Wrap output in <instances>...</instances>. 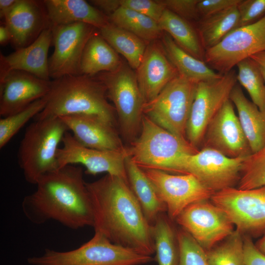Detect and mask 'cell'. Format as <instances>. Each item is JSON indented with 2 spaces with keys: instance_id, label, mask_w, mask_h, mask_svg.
Listing matches in <instances>:
<instances>
[{
  "instance_id": "obj_1",
  "label": "cell",
  "mask_w": 265,
  "mask_h": 265,
  "mask_svg": "<svg viewBox=\"0 0 265 265\" xmlns=\"http://www.w3.org/2000/svg\"><path fill=\"white\" fill-rule=\"evenodd\" d=\"M86 186L91 201L95 233L113 243L151 256L155 253L152 225L129 182L106 174Z\"/></svg>"
},
{
  "instance_id": "obj_2",
  "label": "cell",
  "mask_w": 265,
  "mask_h": 265,
  "mask_svg": "<svg viewBox=\"0 0 265 265\" xmlns=\"http://www.w3.org/2000/svg\"><path fill=\"white\" fill-rule=\"evenodd\" d=\"M36 189L26 196L22 208L32 223L57 221L71 229L93 226L89 193L80 166L67 165L40 179Z\"/></svg>"
},
{
  "instance_id": "obj_3",
  "label": "cell",
  "mask_w": 265,
  "mask_h": 265,
  "mask_svg": "<svg viewBox=\"0 0 265 265\" xmlns=\"http://www.w3.org/2000/svg\"><path fill=\"white\" fill-rule=\"evenodd\" d=\"M46 98V105L34 120L90 114L115 124V108L108 102L106 87L98 78L79 75L53 80Z\"/></svg>"
},
{
  "instance_id": "obj_4",
  "label": "cell",
  "mask_w": 265,
  "mask_h": 265,
  "mask_svg": "<svg viewBox=\"0 0 265 265\" xmlns=\"http://www.w3.org/2000/svg\"><path fill=\"white\" fill-rule=\"evenodd\" d=\"M129 156L141 169L182 174L187 155L198 152L186 139L179 137L143 116L138 136L127 148Z\"/></svg>"
},
{
  "instance_id": "obj_5",
  "label": "cell",
  "mask_w": 265,
  "mask_h": 265,
  "mask_svg": "<svg viewBox=\"0 0 265 265\" xmlns=\"http://www.w3.org/2000/svg\"><path fill=\"white\" fill-rule=\"evenodd\" d=\"M68 131L59 117L35 120L27 127L17 155L27 182L36 185L43 176L59 169V145Z\"/></svg>"
},
{
  "instance_id": "obj_6",
  "label": "cell",
  "mask_w": 265,
  "mask_h": 265,
  "mask_svg": "<svg viewBox=\"0 0 265 265\" xmlns=\"http://www.w3.org/2000/svg\"><path fill=\"white\" fill-rule=\"evenodd\" d=\"M31 265H141L155 261L151 256L116 244L95 233L88 241L67 251L46 249L40 256L28 258Z\"/></svg>"
},
{
  "instance_id": "obj_7",
  "label": "cell",
  "mask_w": 265,
  "mask_h": 265,
  "mask_svg": "<svg viewBox=\"0 0 265 265\" xmlns=\"http://www.w3.org/2000/svg\"><path fill=\"white\" fill-rule=\"evenodd\" d=\"M97 78L114 104L123 137L131 143L140 133L145 104L136 74L122 63L117 70L100 73Z\"/></svg>"
},
{
  "instance_id": "obj_8",
  "label": "cell",
  "mask_w": 265,
  "mask_h": 265,
  "mask_svg": "<svg viewBox=\"0 0 265 265\" xmlns=\"http://www.w3.org/2000/svg\"><path fill=\"white\" fill-rule=\"evenodd\" d=\"M197 84L179 75L155 99L145 103L143 115L176 135L186 139V125Z\"/></svg>"
},
{
  "instance_id": "obj_9",
  "label": "cell",
  "mask_w": 265,
  "mask_h": 265,
  "mask_svg": "<svg viewBox=\"0 0 265 265\" xmlns=\"http://www.w3.org/2000/svg\"><path fill=\"white\" fill-rule=\"evenodd\" d=\"M237 82L233 69L216 79L197 84L194 99L186 128V138L198 149L209 124L226 101Z\"/></svg>"
},
{
  "instance_id": "obj_10",
  "label": "cell",
  "mask_w": 265,
  "mask_h": 265,
  "mask_svg": "<svg viewBox=\"0 0 265 265\" xmlns=\"http://www.w3.org/2000/svg\"><path fill=\"white\" fill-rule=\"evenodd\" d=\"M265 51V15L257 21L237 27L217 45L205 51L204 61L221 74L228 73L241 61Z\"/></svg>"
},
{
  "instance_id": "obj_11",
  "label": "cell",
  "mask_w": 265,
  "mask_h": 265,
  "mask_svg": "<svg viewBox=\"0 0 265 265\" xmlns=\"http://www.w3.org/2000/svg\"><path fill=\"white\" fill-rule=\"evenodd\" d=\"M211 199L242 234L265 233V186L250 189L229 187L214 192Z\"/></svg>"
},
{
  "instance_id": "obj_12",
  "label": "cell",
  "mask_w": 265,
  "mask_h": 265,
  "mask_svg": "<svg viewBox=\"0 0 265 265\" xmlns=\"http://www.w3.org/2000/svg\"><path fill=\"white\" fill-rule=\"evenodd\" d=\"M246 158H231L215 150L203 148L185 158L182 165V173L193 175L208 188L215 192L233 187L238 183Z\"/></svg>"
},
{
  "instance_id": "obj_13",
  "label": "cell",
  "mask_w": 265,
  "mask_h": 265,
  "mask_svg": "<svg viewBox=\"0 0 265 265\" xmlns=\"http://www.w3.org/2000/svg\"><path fill=\"white\" fill-rule=\"evenodd\" d=\"M143 171L166 205L167 215L172 220L189 205L211 199L214 193L192 174H173L155 169Z\"/></svg>"
},
{
  "instance_id": "obj_14",
  "label": "cell",
  "mask_w": 265,
  "mask_h": 265,
  "mask_svg": "<svg viewBox=\"0 0 265 265\" xmlns=\"http://www.w3.org/2000/svg\"><path fill=\"white\" fill-rule=\"evenodd\" d=\"M175 220L206 251L234 231V225L226 213L207 200L189 205Z\"/></svg>"
},
{
  "instance_id": "obj_15",
  "label": "cell",
  "mask_w": 265,
  "mask_h": 265,
  "mask_svg": "<svg viewBox=\"0 0 265 265\" xmlns=\"http://www.w3.org/2000/svg\"><path fill=\"white\" fill-rule=\"evenodd\" d=\"M52 26L54 51L49 60L50 78L80 75L83 50L96 28L83 23Z\"/></svg>"
},
{
  "instance_id": "obj_16",
  "label": "cell",
  "mask_w": 265,
  "mask_h": 265,
  "mask_svg": "<svg viewBox=\"0 0 265 265\" xmlns=\"http://www.w3.org/2000/svg\"><path fill=\"white\" fill-rule=\"evenodd\" d=\"M58 149L57 159L59 168L67 165L80 164L87 174L96 175L106 173L128 182L126 160L129 156L127 148L124 151L102 150L82 146L68 131Z\"/></svg>"
},
{
  "instance_id": "obj_17",
  "label": "cell",
  "mask_w": 265,
  "mask_h": 265,
  "mask_svg": "<svg viewBox=\"0 0 265 265\" xmlns=\"http://www.w3.org/2000/svg\"><path fill=\"white\" fill-rule=\"evenodd\" d=\"M201 145L202 148L215 150L231 158H246L252 154L230 99L209 124Z\"/></svg>"
},
{
  "instance_id": "obj_18",
  "label": "cell",
  "mask_w": 265,
  "mask_h": 265,
  "mask_svg": "<svg viewBox=\"0 0 265 265\" xmlns=\"http://www.w3.org/2000/svg\"><path fill=\"white\" fill-rule=\"evenodd\" d=\"M51 83L25 72L11 71L0 84V115L4 117L17 113L44 98Z\"/></svg>"
},
{
  "instance_id": "obj_19",
  "label": "cell",
  "mask_w": 265,
  "mask_h": 265,
  "mask_svg": "<svg viewBox=\"0 0 265 265\" xmlns=\"http://www.w3.org/2000/svg\"><path fill=\"white\" fill-rule=\"evenodd\" d=\"M4 20L16 49L28 46L52 26L43 0H18Z\"/></svg>"
},
{
  "instance_id": "obj_20",
  "label": "cell",
  "mask_w": 265,
  "mask_h": 265,
  "mask_svg": "<svg viewBox=\"0 0 265 265\" xmlns=\"http://www.w3.org/2000/svg\"><path fill=\"white\" fill-rule=\"evenodd\" d=\"M52 26L44 29L37 38L25 47L0 56V84L12 71H21L50 80L48 54L52 44Z\"/></svg>"
},
{
  "instance_id": "obj_21",
  "label": "cell",
  "mask_w": 265,
  "mask_h": 265,
  "mask_svg": "<svg viewBox=\"0 0 265 265\" xmlns=\"http://www.w3.org/2000/svg\"><path fill=\"white\" fill-rule=\"evenodd\" d=\"M82 146L102 150L124 151L115 125L94 115L75 114L59 117Z\"/></svg>"
},
{
  "instance_id": "obj_22",
  "label": "cell",
  "mask_w": 265,
  "mask_h": 265,
  "mask_svg": "<svg viewBox=\"0 0 265 265\" xmlns=\"http://www.w3.org/2000/svg\"><path fill=\"white\" fill-rule=\"evenodd\" d=\"M155 41L147 46L135 73L145 103L155 99L170 81L179 75L167 57L162 45Z\"/></svg>"
},
{
  "instance_id": "obj_23",
  "label": "cell",
  "mask_w": 265,
  "mask_h": 265,
  "mask_svg": "<svg viewBox=\"0 0 265 265\" xmlns=\"http://www.w3.org/2000/svg\"><path fill=\"white\" fill-rule=\"evenodd\" d=\"M52 26L83 23L98 29L110 23L109 18L84 0H44Z\"/></svg>"
},
{
  "instance_id": "obj_24",
  "label": "cell",
  "mask_w": 265,
  "mask_h": 265,
  "mask_svg": "<svg viewBox=\"0 0 265 265\" xmlns=\"http://www.w3.org/2000/svg\"><path fill=\"white\" fill-rule=\"evenodd\" d=\"M230 100L236 106L252 153L257 152L265 145V111L260 110L250 101L237 83L231 92Z\"/></svg>"
},
{
  "instance_id": "obj_25",
  "label": "cell",
  "mask_w": 265,
  "mask_h": 265,
  "mask_svg": "<svg viewBox=\"0 0 265 265\" xmlns=\"http://www.w3.org/2000/svg\"><path fill=\"white\" fill-rule=\"evenodd\" d=\"M126 168L129 186L145 216L153 225L159 214L167 211L166 205L143 170L129 156L126 160Z\"/></svg>"
},
{
  "instance_id": "obj_26",
  "label": "cell",
  "mask_w": 265,
  "mask_h": 265,
  "mask_svg": "<svg viewBox=\"0 0 265 265\" xmlns=\"http://www.w3.org/2000/svg\"><path fill=\"white\" fill-rule=\"evenodd\" d=\"M122 63L117 52L100 33L94 32L83 50L80 75L93 76L100 72H114Z\"/></svg>"
},
{
  "instance_id": "obj_27",
  "label": "cell",
  "mask_w": 265,
  "mask_h": 265,
  "mask_svg": "<svg viewBox=\"0 0 265 265\" xmlns=\"http://www.w3.org/2000/svg\"><path fill=\"white\" fill-rule=\"evenodd\" d=\"M162 46L165 53L178 71L179 75L198 83L199 82L216 79L222 74L211 68L205 61L188 53L164 34L162 37Z\"/></svg>"
},
{
  "instance_id": "obj_28",
  "label": "cell",
  "mask_w": 265,
  "mask_h": 265,
  "mask_svg": "<svg viewBox=\"0 0 265 265\" xmlns=\"http://www.w3.org/2000/svg\"><path fill=\"white\" fill-rule=\"evenodd\" d=\"M158 23L162 31L169 35L182 49L204 61L205 50L198 33L186 20L165 8Z\"/></svg>"
},
{
  "instance_id": "obj_29",
  "label": "cell",
  "mask_w": 265,
  "mask_h": 265,
  "mask_svg": "<svg viewBox=\"0 0 265 265\" xmlns=\"http://www.w3.org/2000/svg\"><path fill=\"white\" fill-rule=\"evenodd\" d=\"M99 30L112 48L126 59L130 67L136 70L147 46L144 40L110 22Z\"/></svg>"
},
{
  "instance_id": "obj_30",
  "label": "cell",
  "mask_w": 265,
  "mask_h": 265,
  "mask_svg": "<svg viewBox=\"0 0 265 265\" xmlns=\"http://www.w3.org/2000/svg\"><path fill=\"white\" fill-rule=\"evenodd\" d=\"M171 219L165 214H159L152 225L155 261L158 265H178L179 247L176 231Z\"/></svg>"
},
{
  "instance_id": "obj_31",
  "label": "cell",
  "mask_w": 265,
  "mask_h": 265,
  "mask_svg": "<svg viewBox=\"0 0 265 265\" xmlns=\"http://www.w3.org/2000/svg\"><path fill=\"white\" fill-rule=\"evenodd\" d=\"M238 21L237 6L203 18L199 23L197 33L205 51L217 45L229 32L237 28Z\"/></svg>"
},
{
  "instance_id": "obj_32",
  "label": "cell",
  "mask_w": 265,
  "mask_h": 265,
  "mask_svg": "<svg viewBox=\"0 0 265 265\" xmlns=\"http://www.w3.org/2000/svg\"><path fill=\"white\" fill-rule=\"evenodd\" d=\"M111 23L144 41H153L162 33L158 22L133 10L119 7L109 18Z\"/></svg>"
},
{
  "instance_id": "obj_33",
  "label": "cell",
  "mask_w": 265,
  "mask_h": 265,
  "mask_svg": "<svg viewBox=\"0 0 265 265\" xmlns=\"http://www.w3.org/2000/svg\"><path fill=\"white\" fill-rule=\"evenodd\" d=\"M236 66L237 80L247 91L252 102L260 110L265 111V82L258 66L250 57Z\"/></svg>"
},
{
  "instance_id": "obj_34",
  "label": "cell",
  "mask_w": 265,
  "mask_h": 265,
  "mask_svg": "<svg viewBox=\"0 0 265 265\" xmlns=\"http://www.w3.org/2000/svg\"><path fill=\"white\" fill-rule=\"evenodd\" d=\"M206 252L210 265H246L243 235L237 229L223 243Z\"/></svg>"
},
{
  "instance_id": "obj_35",
  "label": "cell",
  "mask_w": 265,
  "mask_h": 265,
  "mask_svg": "<svg viewBox=\"0 0 265 265\" xmlns=\"http://www.w3.org/2000/svg\"><path fill=\"white\" fill-rule=\"evenodd\" d=\"M46 96L36 101L24 109L0 119V148L5 146L20 130L44 108Z\"/></svg>"
},
{
  "instance_id": "obj_36",
  "label": "cell",
  "mask_w": 265,
  "mask_h": 265,
  "mask_svg": "<svg viewBox=\"0 0 265 265\" xmlns=\"http://www.w3.org/2000/svg\"><path fill=\"white\" fill-rule=\"evenodd\" d=\"M265 186V145L244 160L238 188L250 189Z\"/></svg>"
},
{
  "instance_id": "obj_37",
  "label": "cell",
  "mask_w": 265,
  "mask_h": 265,
  "mask_svg": "<svg viewBox=\"0 0 265 265\" xmlns=\"http://www.w3.org/2000/svg\"><path fill=\"white\" fill-rule=\"evenodd\" d=\"M178 265H210L206 251L183 228L177 230Z\"/></svg>"
},
{
  "instance_id": "obj_38",
  "label": "cell",
  "mask_w": 265,
  "mask_h": 265,
  "mask_svg": "<svg viewBox=\"0 0 265 265\" xmlns=\"http://www.w3.org/2000/svg\"><path fill=\"white\" fill-rule=\"evenodd\" d=\"M238 27L251 24L265 15V0H241L237 6Z\"/></svg>"
},
{
  "instance_id": "obj_39",
  "label": "cell",
  "mask_w": 265,
  "mask_h": 265,
  "mask_svg": "<svg viewBox=\"0 0 265 265\" xmlns=\"http://www.w3.org/2000/svg\"><path fill=\"white\" fill-rule=\"evenodd\" d=\"M119 4L120 7L135 11L158 22L166 8L160 0H119Z\"/></svg>"
},
{
  "instance_id": "obj_40",
  "label": "cell",
  "mask_w": 265,
  "mask_h": 265,
  "mask_svg": "<svg viewBox=\"0 0 265 265\" xmlns=\"http://www.w3.org/2000/svg\"><path fill=\"white\" fill-rule=\"evenodd\" d=\"M199 0H162V4L180 17L186 19H195L199 16L197 4Z\"/></svg>"
},
{
  "instance_id": "obj_41",
  "label": "cell",
  "mask_w": 265,
  "mask_h": 265,
  "mask_svg": "<svg viewBox=\"0 0 265 265\" xmlns=\"http://www.w3.org/2000/svg\"><path fill=\"white\" fill-rule=\"evenodd\" d=\"M241 0H199L197 10L199 16L207 17L231 7L238 6Z\"/></svg>"
},
{
  "instance_id": "obj_42",
  "label": "cell",
  "mask_w": 265,
  "mask_h": 265,
  "mask_svg": "<svg viewBox=\"0 0 265 265\" xmlns=\"http://www.w3.org/2000/svg\"><path fill=\"white\" fill-rule=\"evenodd\" d=\"M244 258L246 265H265V255L257 248L248 236H243Z\"/></svg>"
},
{
  "instance_id": "obj_43",
  "label": "cell",
  "mask_w": 265,
  "mask_h": 265,
  "mask_svg": "<svg viewBox=\"0 0 265 265\" xmlns=\"http://www.w3.org/2000/svg\"><path fill=\"white\" fill-rule=\"evenodd\" d=\"M98 9L106 13L114 12L119 6V0H94L90 1Z\"/></svg>"
},
{
  "instance_id": "obj_44",
  "label": "cell",
  "mask_w": 265,
  "mask_h": 265,
  "mask_svg": "<svg viewBox=\"0 0 265 265\" xmlns=\"http://www.w3.org/2000/svg\"><path fill=\"white\" fill-rule=\"evenodd\" d=\"M250 58L254 61L258 66L265 82V51L253 54Z\"/></svg>"
},
{
  "instance_id": "obj_45",
  "label": "cell",
  "mask_w": 265,
  "mask_h": 265,
  "mask_svg": "<svg viewBox=\"0 0 265 265\" xmlns=\"http://www.w3.org/2000/svg\"><path fill=\"white\" fill-rule=\"evenodd\" d=\"M18 0H0V17L4 19L6 15L17 2Z\"/></svg>"
},
{
  "instance_id": "obj_46",
  "label": "cell",
  "mask_w": 265,
  "mask_h": 265,
  "mask_svg": "<svg viewBox=\"0 0 265 265\" xmlns=\"http://www.w3.org/2000/svg\"><path fill=\"white\" fill-rule=\"evenodd\" d=\"M11 36L9 30L4 23L0 26V44L1 45H6L11 42Z\"/></svg>"
},
{
  "instance_id": "obj_47",
  "label": "cell",
  "mask_w": 265,
  "mask_h": 265,
  "mask_svg": "<svg viewBox=\"0 0 265 265\" xmlns=\"http://www.w3.org/2000/svg\"><path fill=\"white\" fill-rule=\"evenodd\" d=\"M255 245L260 251L265 255V234L256 242Z\"/></svg>"
}]
</instances>
